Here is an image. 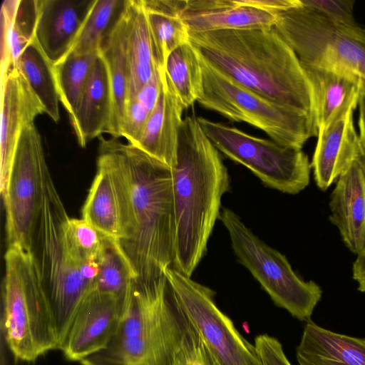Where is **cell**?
<instances>
[{
  "instance_id": "cell-27",
  "label": "cell",
  "mask_w": 365,
  "mask_h": 365,
  "mask_svg": "<svg viewBox=\"0 0 365 365\" xmlns=\"http://www.w3.org/2000/svg\"><path fill=\"white\" fill-rule=\"evenodd\" d=\"M16 68L42 103L45 113L58 123L60 99L53 64L34 38L21 53Z\"/></svg>"
},
{
  "instance_id": "cell-16",
  "label": "cell",
  "mask_w": 365,
  "mask_h": 365,
  "mask_svg": "<svg viewBox=\"0 0 365 365\" xmlns=\"http://www.w3.org/2000/svg\"><path fill=\"white\" fill-rule=\"evenodd\" d=\"M329 207L330 222L346 247L358 255L365 248V170L360 153L338 178Z\"/></svg>"
},
{
  "instance_id": "cell-37",
  "label": "cell",
  "mask_w": 365,
  "mask_h": 365,
  "mask_svg": "<svg viewBox=\"0 0 365 365\" xmlns=\"http://www.w3.org/2000/svg\"><path fill=\"white\" fill-rule=\"evenodd\" d=\"M242 6H250L272 14H279L302 6L300 0H236Z\"/></svg>"
},
{
  "instance_id": "cell-15",
  "label": "cell",
  "mask_w": 365,
  "mask_h": 365,
  "mask_svg": "<svg viewBox=\"0 0 365 365\" xmlns=\"http://www.w3.org/2000/svg\"><path fill=\"white\" fill-rule=\"evenodd\" d=\"M96 0H37L34 39L55 65L71 51Z\"/></svg>"
},
{
  "instance_id": "cell-32",
  "label": "cell",
  "mask_w": 365,
  "mask_h": 365,
  "mask_svg": "<svg viewBox=\"0 0 365 365\" xmlns=\"http://www.w3.org/2000/svg\"><path fill=\"white\" fill-rule=\"evenodd\" d=\"M98 264L93 289L125 297L135 276L118 242L106 237Z\"/></svg>"
},
{
  "instance_id": "cell-35",
  "label": "cell",
  "mask_w": 365,
  "mask_h": 365,
  "mask_svg": "<svg viewBox=\"0 0 365 365\" xmlns=\"http://www.w3.org/2000/svg\"><path fill=\"white\" fill-rule=\"evenodd\" d=\"M150 113L137 98L127 103L125 114L122 126L121 137L128 143L135 146L139 142Z\"/></svg>"
},
{
  "instance_id": "cell-7",
  "label": "cell",
  "mask_w": 365,
  "mask_h": 365,
  "mask_svg": "<svg viewBox=\"0 0 365 365\" xmlns=\"http://www.w3.org/2000/svg\"><path fill=\"white\" fill-rule=\"evenodd\" d=\"M200 59L203 93L197 102L205 108L256 127L287 148L302 149L311 137L317 136L311 116L246 88Z\"/></svg>"
},
{
  "instance_id": "cell-2",
  "label": "cell",
  "mask_w": 365,
  "mask_h": 365,
  "mask_svg": "<svg viewBox=\"0 0 365 365\" xmlns=\"http://www.w3.org/2000/svg\"><path fill=\"white\" fill-rule=\"evenodd\" d=\"M175 225L174 269L191 277L207 252L230 178L220 151L197 117L183 119L171 168Z\"/></svg>"
},
{
  "instance_id": "cell-29",
  "label": "cell",
  "mask_w": 365,
  "mask_h": 365,
  "mask_svg": "<svg viewBox=\"0 0 365 365\" xmlns=\"http://www.w3.org/2000/svg\"><path fill=\"white\" fill-rule=\"evenodd\" d=\"M128 3L129 0H96L69 52L99 53L101 43L121 19Z\"/></svg>"
},
{
  "instance_id": "cell-38",
  "label": "cell",
  "mask_w": 365,
  "mask_h": 365,
  "mask_svg": "<svg viewBox=\"0 0 365 365\" xmlns=\"http://www.w3.org/2000/svg\"><path fill=\"white\" fill-rule=\"evenodd\" d=\"M161 79L160 73L150 82L145 85L136 98L151 113L155 109L161 92Z\"/></svg>"
},
{
  "instance_id": "cell-6",
  "label": "cell",
  "mask_w": 365,
  "mask_h": 365,
  "mask_svg": "<svg viewBox=\"0 0 365 365\" xmlns=\"http://www.w3.org/2000/svg\"><path fill=\"white\" fill-rule=\"evenodd\" d=\"M4 261V338L16 359L34 361L58 349L52 314L31 252L8 247Z\"/></svg>"
},
{
  "instance_id": "cell-14",
  "label": "cell",
  "mask_w": 365,
  "mask_h": 365,
  "mask_svg": "<svg viewBox=\"0 0 365 365\" xmlns=\"http://www.w3.org/2000/svg\"><path fill=\"white\" fill-rule=\"evenodd\" d=\"M43 113L44 107L17 68L1 73L0 190L3 200L20 134Z\"/></svg>"
},
{
  "instance_id": "cell-12",
  "label": "cell",
  "mask_w": 365,
  "mask_h": 365,
  "mask_svg": "<svg viewBox=\"0 0 365 365\" xmlns=\"http://www.w3.org/2000/svg\"><path fill=\"white\" fill-rule=\"evenodd\" d=\"M165 275L185 317L217 365H262L255 344L239 333L216 305L212 289L172 267Z\"/></svg>"
},
{
  "instance_id": "cell-39",
  "label": "cell",
  "mask_w": 365,
  "mask_h": 365,
  "mask_svg": "<svg viewBox=\"0 0 365 365\" xmlns=\"http://www.w3.org/2000/svg\"><path fill=\"white\" fill-rule=\"evenodd\" d=\"M361 145V144H360ZM360 158L365 170V148L361 145ZM353 279L358 284V290L365 292V248L359 253L353 264Z\"/></svg>"
},
{
  "instance_id": "cell-28",
  "label": "cell",
  "mask_w": 365,
  "mask_h": 365,
  "mask_svg": "<svg viewBox=\"0 0 365 365\" xmlns=\"http://www.w3.org/2000/svg\"><path fill=\"white\" fill-rule=\"evenodd\" d=\"M165 77L184 110L202 96L203 76L200 59L190 42L178 47L169 56Z\"/></svg>"
},
{
  "instance_id": "cell-10",
  "label": "cell",
  "mask_w": 365,
  "mask_h": 365,
  "mask_svg": "<svg viewBox=\"0 0 365 365\" xmlns=\"http://www.w3.org/2000/svg\"><path fill=\"white\" fill-rule=\"evenodd\" d=\"M197 120L220 152L248 168L266 186L295 195L309 185L311 163L302 149L287 148L203 117Z\"/></svg>"
},
{
  "instance_id": "cell-22",
  "label": "cell",
  "mask_w": 365,
  "mask_h": 365,
  "mask_svg": "<svg viewBox=\"0 0 365 365\" xmlns=\"http://www.w3.org/2000/svg\"><path fill=\"white\" fill-rule=\"evenodd\" d=\"M112 97L106 65L98 55L74 115L70 118L78 143L86 147L106 133L111 116Z\"/></svg>"
},
{
  "instance_id": "cell-17",
  "label": "cell",
  "mask_w": 365,
  "mask_h": 365,
  "mask_svg": "<svg viewBox=\"0 0 365 365\" xmlns=\"http://www.w3.org/2000/svg\"><path fill=\"white\" fill-rule=\"evenodd\" d=\"M355 108H349L317 135L311 168L316 184L322 190L336 182L360 153L359 134L353 118Z\"/></svg>"
},
{
  "instance_id": "cell-4",
  "label": "cell",
  "mask_w": 365,
  "mask_h": 365,
  "mask_svg": "<svg viewBox=\"0 0 365 365\" xmlns=\"http://www.w3.org/2000/svg\"><path fill=\"white\" fill-rule=\"evenodd\" d=\"M187 320L165 275L134 279L118 329L106 348L82 365H173Z\"/></svg>"
},
{
  "instance_id": "cell-36",
  "label": "cell",
  "mask_w": 365,
  "mask_h": 365,
  "mask_svg": "<svg viewBox=\"0 0 365 365\" xmlns=\"http://www.w3.org/2000/svg\"><path fill=\"white\" fill-rule=\"evenodd\" d=\"M255 346L262 365H292L282 344L276 338L267 334L258 335L255 339Z\"/></svg>"
},
{
  "instance_id": "cell-40",
  "label": "cell",
  "mask_w": 365,
  "mask_h": 365,
  "mask_svg": "<svg viewBox=\"0 0 365 365\" xmlns=\"http://www.w3.org/2000/svg\"><path fill=\"white\" fill-rule=\"evenodd\" d=\"M359 138L361 145L365 148V93H362L359 101Z\"/></svg>"
},
{
  "instance_id": "cell-5",
  "label": "cell",
  "mask_w": 365,
  "mask_h": 365,
  "mask_svg": "<svg viewBox=\"0 0 365 365\" xmlns=\"http://www.w3.org/2000/svg\"><path fill=\"white\" fill-rule=\"evenodd\" d=\"M68 216L49 173L45 181L31 253L52 314L58 349L66 337L79 305L94 289L98 272L97 262L77 268L71 264L65 256L61 232Z\"/></svg>"
},
{
  "instance_id": "cell-8",
  "label": "cell",
  "mask_w": 365,
  "mask_h": 365,
  "mask_svg": "<svg viewBox=\"0 0 365 365\" xmlns=\"http://www.w3.org/2000/svg\"><path fill=\"white\" fill-rule=\"evenodd\" d=\"M277 16L273 28L302 63L342 73L365 93V29L338 25L303 6Z\"/></svg>"
},
{
  "instance_id": "cell-20",
  "label": "cell",
  "mask_w": 365,
  "mask_h": 365,
  "mask_svg": "<svg viewBox=\"0 0 365 365\" xmlns=\"http://www.w3.org/2000/svg\"><path fill=\"white\" fill-rule=\"evenodd\" d=\"M160 76L162 88L158 103L135 147L172 168L176 163L184 109L168 85L165 73Z\"/></svg>"
},
{
  "instance_id": "cell-1",
  "label": "cell",
  "mask_w": 365,
  "mask_h": 365,
  "mask_svg": "<svg viewBox=\"0 0 365 365\" xmlns=\"http://www.w3.org/2000/svg\"><path fill=\"white\" fill-rule=\"evenodd\" d=\"M189 42L202 60L241 86L314 120L305 71L273 27L189 33Z\"/></svg>"
},
{
  "instance_id": "cell-3",
  "label": "cell",
  "mask_w": 365,
  "mask_h": 365,
  "mask_svg": "<svg viewBox=\"0 0 365 365\" xmlns=\"http://www.w3.org/2000/svg\"><path fill=\"white\" fill-rule=\"evenodd\" d=\"M129 192L128 219L118 242L135 279L152 281L173 266L175 225L171 168L118 140Z\"/></svg>"
},
{
  "instance_id": "cell-9",
  "label": "cell",
  "mask_w": 365,
  "mask_h": 365,
  "mask_svg": "<svg viewBox=\"0 0 365 365\" xmlns=\"http://www.w3.org/2000/svg\"><path fill=\"white\" fill-rule=\"evenodd\" d=\"M219 220L227 230L239 262L274 304L300 321L309 320L322 298L321 287L299 277L287 257L256 236L233 210L222 208Z\"/></svg>"
},
{
  "instance_id": "cell-33",
  "label": "cell",
  "mask_w": 365,
  "mask_h": 365,
  "mask_svg": "<svg viewBox=\"0 0 365 365\" xmlns=\"http://www.w3.org/2000/svg\"><path fill=\"white\" fill-rule=\"evenodd\" d=\"M173 365H217L200 336L188 321Z\"/></svg>"
},
{
  "instance_id": "cell-26",
  "label": "cell",
  "mask_w": 365,
  "mask_h": 365,
  "mask_svg": "<svg viewBox=\"0 0 365 365\" xmlns=\"http://www.w3.org/2000/svg\"><path fill=\"white\" fill-rule=\"evenodd\" d=\"M37 0H4L1 7V73L16 68L21 53L34 38Z\"/></svg>"
},
{
  "instance_id": "cell-23",
  "label": "cell",
  "mask_w": 365,
  "mask_h": 365,
  "mask_svg": "<svg viewBox=\"0 0 365 365\" xmlns=\"http://www.w3.org/2000/svg\"><path fill=\"white\" fill-rule=\"evenodd\" d=\"M126 49L128 101L136 98L141 88L159 75L147 14L140 0H129L126 10Z\"/></svg>"
},
{
  "instance_id": "cell-31",
  "label": "cell",
  "mask_w": 365,
  "mask_h": 365,
  "mask_svg": "<svg viewBox=\"0 0 365 365\" xmlns=\"http://www.w3.org/2000/svg\"><path fill=\"white\" fill-rule=\"evenodd\" d=\"M106 237L84 220L68 216L62 225L61 242L68 262L73 267L97 262Z\"/></svg>"
},
{
  "instance_id": "cell-25",
  "label": "cell",
  "mask_w": 365,
  "mask_h": 365,
  "mask_svg": "<svg viewBox=\"0 0 365 365\" xmlns=\"http://www.w3.org/2000/svg\"><path fill=\"white\" fill-rule=\"evenodd\" d=\"M185 0H141L148 17L155 62L160 74L169 56L189 42V31L181 18Z\"/></svg>"
},
{
  "instance_id": "cell-24",
  "label": "cell",
  "mask_w": 365,
  "mask_h": 365,
  "mask_svg": "<svg viewBox=\"0 0 365 365\" xmlns=\"http://www.w3.org/2000/svg\"><path fill=\"white\" fill-rule=\"evenodd\" d=\"M99 53L106 65L112 97L111 116L106 133L112 138H119L121 137L128 95L126 11L112 33L101 43Z\"/></svg>"
},
{
  "instance_id": "cell-13",
  "label": "cell",
  "mask_w": 365,
  "mask_h": 365,
  "mask_svg": "<svg viewBox=\"0 0 365 365\" xmlns=\"http://www.w3.org/2000/svg\"><path fill=\"white\" fill-rule=\"evenodd\" d=\"M125 299L91 290L79 305L60 347L66 358L81 361L106 348L118 329Z\"/></svg>"
},
{
  "instance_id": "cell-30",
  "label": "cell",
  "mask_w": 365,
  "mask_h": 365,
  "mask_svg": "<svg viewBox=\"0 0 365 365\" xmlns=\"http://www.w3.org/2000/svg\"><path fill=\"white\" fill-rule=\"evenodd\" d=\"M99 53L69 52L53 65L60 102L71 118L75 113Z\"/></svg>"
},
{
  "instance_id": "cell-34",
  "label": "cell",
  "mask_w": 365,
  "mask_h": 365,
  "mask_svg": "<svg viewBox=\"0 0 365 365\" xmlns=\"http://www.w3.org/2000/svg\"><path fill=\"white\" fill-rule=\"evenodd\" d=\"M303 6L310 9L332 22L346 27L359 26L354 17L353 0H300Z\"/></svg>"
},
{
  "instance_id": "cell-19",
  "label": "cell",
  "mask_w": 365,
  "mask_h": 365,
  "mask_svg": "<svg viewBox=\"0 0 365 365\" xmlns=\"http://www.w3.org/2000/svg\"><path fill=\"white\" fill-rule=\"evenodd\" d=\"M302 66L312 89L313 117L318 135L349 108H356L362 88L356 80L342 73Z\"/></svg>"
},
{
  "instance_id": "cell-21",
  "label": "cell",
  "mask_w": 365,
  "mask_h": 365,
  "mask_svg": "<svg viewBox=\"0 0 365 365\" xmlns=\"http://www.w3.org/2000/svg\"><path fill=\"white\" fill-rule=\"evenodd\" d=\"M296 356L299 365H365V338L334 332L309 319Z\"/></svg>"
},
{
  "instance_id": "cell-11",
  "label": "cell",
  "mask_w": 365,
  "mask_h": 365,
  "mask_svg": "<svg viewBox=\"0 0 365 365\" xmlns=\"http://www.w3.org/2000/svg\"><path fill=\"white\" fill-rule=\"evenodd\" d=\"M49 173L41 135L32 123L20 134L3 200L8 247L31 252Z\"/></svg>"
},
{
  "instance_id": "cell-18",
  "label": "cell",
  "mask_w": 365,
  "mask_h": 365,
  "mask_svg": "<svg viewBox=\"0 0 365 365\" xmlns=\"http://www.w3.org/2000/svg\"><path fill=\"white\" fill-rule=\"evenodd\" d=\"M181 18L189 33L272 28L277 14L236 0H185Z\"/></svg>"
}]
</instances>
